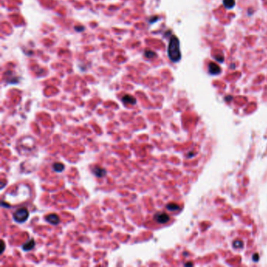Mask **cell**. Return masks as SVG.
Wrapping results in <instances>:
<instances>
[{
  "mask_svg": "<svg viewBox=\"0 0 267 267\" xmlns=\"http://www.w3.org/2000/svg\"><path fill=\"white\" fill-rule=\"evenodd\" d=\"M156 56V53H154V51L151 50H146L145 52V57H147V58H153Z\"/></svg>",
  "mask_w": 267,
  "mask_h": 267,
  "instance_id": "obj_12",
  "label": "cell"
},
{
  "mask_svg": "<svg viewBox=\"0 0 267 267\" xmlns=\"http://www.w3.org/2000/svg\"><path fill=\"white\" fill-rule=\"evenodd\" d=\"M209 73L212 75H218L221 73V68L218 66L217 64H215V63L212 62L209 64Z\"/></svg>",
  "mask_w": 267,
  "mask_h": 267,
  "instance_id": "obj_4",
  "label": "cell"
},
{
  "mask_svg": "<svg viewBox=\"0 0 267 267\" xmlns=\"http://www.w3.org/2000/svg\"><path fill=\"white\" fill-rule=\"evenodd\" d=\"M253 260L255 262H257L259 260V256H258V254H255L253 256Z\"/></svg>",
  "mask_w": 267,
  "mask_h": 267,
  "instance_id": "obj_15",
  "label": "cell"
},
{
  "mask_svg": "<svg viewBox=\"0 0 267 267\" xmlns=\"http://www.w3.org/2000/svg\"><path fill=\"white\" fill-rule=\"evenodd\" d=\"M29 216V212L26 208H20V209H17V210L14 212V213L13 214V217H14V219L17 222H19V223H22V222H24Z\"/></svg>",
  "mask_w": 267,
  "mask_h": 267,
  "instance_id": "obj_2",
  "label": "cell"
},
{
  "mask_svg": "<svg viewBox=\"0 0 267 267\" xmlns=\"http://www.w3.org/2000/svg\"><path fill=\"white\" fill-rule=\"evenodd\" d=\"M8 205V204H6V203L3 202V201H2V207H6H6H7V208H10V205Z\"/></svg>",
  "mask_w": 267,
  "mask_h": 267,
  "instance_id": "obj_17",
  "label": "cell"
},
{
  "mask_svg": "<svg viewBox=\"0 0 267 267\" xmlns=\"http://www.w3.org/2000/svg\"><path fill=\"white\" fill-rule=\"evenodd\" d=\"M75 29H76L77 31H81V30L84 29V27H75Z\"/></svg>",
  "mask_w": 267,
  "mask_h": 267,
  "instance_id": "obj_18",
  "label": "cell"
},
{
  "mask_svg": "<svg viewBox=\"0 0 267 267\" xmlns=\"http://www.w3.org/2000/svg\"><path fill=\"white\" fill-rule=\"evenodd\" d=\"M1 243H2V251H1V253H3L4 250H5V243H4L3 240H2Z\"/></svg>",
  "mask_w": 267,
  "mask_h": 267,
  "instance_id": "obj_16",
  "label": "cell"
},
{
  "mask_svg": "<svg viewBox=\"0 0 267 267\" xmlns=\"http://www.w3.org/2000/svg\"><path fill=\"white\" fill-rule=\"evenodd\" d=\"M166 208H167L168 210L172 211V212H174V211H177L178 209H179V206L177 205V204H176V203H170V204L167 205Z\"/></svg>",
  "mask_w": 267,
  "mask_h": 267,
  "instance_id": "obj_11",
  "label": "cell"
},
{
  "mask_svg": "<svg viewBox=\"0 0 267 267\" xmlns=\"http://www.w3.org/2000/svg\"><path fill=\"white\" fill-rule=\"evenodd\" d=\"M154 219L160 224H164L169 221V216L165 212H158L154 215Z\"/></svg>",
  "mask_w": 267,
  "mask_h": 267,
  "instance_id": "obj_3",
  "label": "cell"
},
{
  "mask_svg": "<svg viewBox=\"0 0 267 267\" xmlns=\"http://www.w3.org/2000/svg\"><path fill=\"white\" fill-rule=\"evenodd\" d=\"M46 220L48 222L51 223L53 225H57L60 222V218L57 215V214H54V213H52V214H49L48 215H46Z\"/></svg>",
  "mask_w": 267,
  "mask_h": 267,
  "instance_id": "obj_5",
  "label": "cell"
},
{
  "mask_svg": "<svg viewBox=\"0 0 267 267\" xmlns=\"http://www.w3.org/2000/svg\"><path fill=\"white\" fill-rule=\"evenodd\" d=\"M215 59H216L218 62H222V61H224V58H223V56H222V55L216 56V57H215Z\"/></svg>",
  "mask_w": 267,
  "mask_h": 267,
  "instance_id": "obj_14",
  "label": "cell"
},
{
  "mask_svg": "<svg viewBox=\"0 0 267 267\" xmlns=\"http://www.w3.org/2000/svg\"><path fill=\"white\" fill-rule=\"evenodd\" d=\"M168 55L171 61L174 63L179 62L181 59L179 40L175 35H172L170 39L168 47Z\"/></svg>",
  "mask_w": 267,
  "mask_h": 267,
  "instance_id": "obj_1",
  "label": "cell"
},
{
  "mask_svg": "<svg viewBox=\"0 0 267 267\" xmlns=\"http://www.w3.org/2000/svg\"><path fill=\"white\" fill-rule=\"evenodd\" d=\"M93 173L95 175L96 177H103V176H105L106 174H107V171H106L104 168H101V167H94L93 168Z\"/></svg>",
  "mask_w": 267,
  "mask_h": 267,
  "instance_id": "obj_6",
  "label": "cell"
},
{
  "mask_svg": "<svg viewBox=\"0 0 267 267\" xmlns=\"http://www.w3.org/2000/svg\"><path fill=\"white\" fill-rule=\"evenodd\" d=\"M122 102L124 103H126V104H136L137 103V99L134 96L131 95H125L121 99Z\"/></svg>",
  "mask_w": 267,
  "mask_h": 267,
  "instance_id": "obj_7",
  "label": "cell"
},
{
  "mask_svg": "<svg viewBox=\"0 0 267 267\" xmlns=\"http://www.w3.org/2000/svg\"><path fill=\"white\" fill-rule=\"evenodd\" d=\"M236 4L235 0H223V5L226 8H229V9H232Z\"/></svg>",
  "mask_w": 267,
  "mask_h": 267,
  "instance_id": "obj_10",
  "label": "cell"
},
{
  "mask_svg": "<svg viewBox=\"0 0 267 267\" xmlns=\"http://www.w3.org/2000/svg\"><path fill=\"white\" fill-rule=\"evenodd\" d=\"M35 246V242L34 239H31L30 240L25 243L24 244H23L22 246V248H23L24 251L25 252H28V251H31V249H33Z\"/></svg>",
  "mask_w": 267,
  "mask_h": 267,
  "instance_id": "obj_8",
  "label": "cell"
},
{
  "mask_svg": "<svg viewBox=\"0 0 267 267\" xmlns=\"http://www.w3.org/2000/svg\"><path fill=\"white\" fill-rule=\"evenodd\" d=\"M233 246H234V248H241V247H243V242H242L241 240H235V241L234 242V244H233Z\"/></svg>",
  "mask_w": 267,
  "mask_h": 267,
  "instance_id": "obj_13",
  "label": "cell"
},
{
  "mask_svg": "<svg viewBox=\"0 0 267 267\" xmlns=\"http://www.w3.org/2000/svg\"><path fill=\"white\" fill-rule=\"evenodd\" d=\"M53 168L54 171L57 172H62L63 170L64 169V165L62 164V163H60V162H57V163H54L53 165Z\"/></svg>",
  "mask_w": 267,
  "mask_h": 267,
  "instance_id": "obj_9",
  "label": "cell"
},
{
  "mask_svg": "<svg viewBox=\"0 0 267 267\" xmlns=\"http://www.w3.org/2000/svg\"><path fill=\"white\" fill-rule=\"evenodd\" d=\"M185 265H193V264H192V263H186Z\"/></svg>",
  "mask_w": 267,
  "mask_h": 267,
  "instance_id": "obj_19",
  "label": "cell"
}]
</instances>
